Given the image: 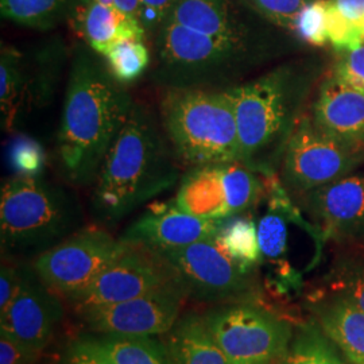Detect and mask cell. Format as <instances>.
Segmentation results:
<instances>
[{"label":"cell","instance_id":"74e56055","mask_svg":"<svg viewBox=\"0 0 364 364\" xmlns=\"http://www.w3.org/2000/svg\"><path fill=\"white\" fill-rule=\"evenodd\" d=\"M178 0H141V21L146 31H158Z\"/></svg>","mask_w":364,"mask_h":364},{"label":"cell","instance_id":"f546056e","mask_svg":"<svg viewBox=\"0 0 364 364\" xmlns=\"http://www.w3.org/2000/svg\"><path fill=\"white\" fill-rule=\"evenodd\" d=\"M293 31L313 46H324L328 36V0H313L299 11Z\"/></svg>","mask_w":364,"mask_h":364},{"label":"cell","instance_id":"4fadbf2b","mask_svg":"<svg viewBox=\"0 0 364 364\" xmlns=\"http://www.w3.org/2000/svg\"><path fill=\"white\" fill-rule=\"evenodd\" d=\"M64 316L60 296L46 287L34 269H26L21 290L0 313V335L42 352L55 335Z\"/></svg>","mask_w":364,"mask_h":364},{"label":"cell","instance_id":"8fae6325","mask_svg":"<svg viewBox=\"0 0 364 364\" xmlns=\"http://www.w3.org/2000/svg\"><path fill=\"white\" fill-rule=\"evenodd\" d=\"M159 251L176 270L188 297L198 301H237L254 291L252 277L216 239Z\"/></svg>","mask_w":364,"mask_h":364},{"label":"cell","instance_id":"4316f807","mask_svg":"<svg viewBox=\"0 0 364 364\" xmlns=\"http://www.w3.org/2000/svg\"><path fill=\"white\" fill-rule=\"evenodd\" d=\"M223 181L231 216L252 208L264 192L263 176L240 161L223 164Z\"/></svg>","mask_w":364,"mask_h":364},{"label":"cell","instance_id":"30bf717a","mask_svg":"<svg viewBox=\"0 0 364 364\" xmlns=\"http://www.w3.org/2000/svg\"><path fill=\"white\" fill-rule=\"evenodd\" d=\"M363 159V151L326 135L312 117H301L282 156V183L304 195L351 174Z\"/></svg>","mask_w":364,"mask_h":364},{"label":"cell","instance_id":"6da1fadb","mask_svg":"<svg viewBox=\"0 0 364 364\" xmlns=\"http://www.w3.org/2000/svg\"><path fill=\"white\" fill-rule=\"evenodd\" d=\"M132 105L130 93L109 73L105 58L87 45L77 46L70 61L57 142L68 181L77 186L95 183Z\"/></svg>","mask_w":364,"mask_h":364},{"label":"cell","instance_id":"52a82bcc","mask_svg":"<svg viewBox=\"0 0 364 364\" xmlns=\"http://www.w3.org/2000/svg\"><path fill=\"white\" fill-rule=\"evenodd\" d=\"M204 320L231 364L281 363L294 335L287 320L248 302L213 308Z\"/></svg>","mask_w":364,"mask_h":364},{"label":"cell","instance_id":"d590c367","mask_svg":"<svg viewBox=\"0 0 364 364\" xmlns=\"http://www.w3.org/2000/svg\"><path fill=\"white\" fill-rule=\"evenodd\" d=\"M26 267L3 263L0 270V313L4 312L21 290Z\"/></svg>","mask_w":364,"mask_h":364},{"label":"cell","instance_id":"e575fe53","mask_svg":"<svg viewBox=\"0 0 364 364\" xmlns=\"http://www.w3.org/2000/svg\"><path fill=\"white\" fill-rule=\"evenodd\" d=\"M333 75L364 95V43L351 50L338 52Z\"/></svg>","mask_w":364,"mask_h":364},{"label":"cell","instance_id":"ac0fdd59","mask_svg":"<svg viewBox=\"0 0 364 364\" xmlns=\"http://www.w3.org/2000/svg\"><path fill=\"white\" fill-rule=\"evenodd\" d=\"M173 204L189 215L207 220L231 218L223 181V164L189 170L180 181Z\"/></svg>","mask_w":364,"mask_h":364},{"label":"cell","instance_id":"8d00e7d4","mask_svg":"<svg viewBox=\"0 0 364 364\" xmlns=\"http://www.w3.org/2000/svg\"><path fill=\"white\" fill-rule=\"evenodd\" d=\"M41 353L14 338L0 335V364H36Z\"/></svg>","mask_w":364,"mask_h":364},{"label":"cell","instance_id":"7402d4cb","mask_svg":"<svg viewBox=\"0 0 364 364\" xmlns=\"http://www.w3.org/2000/svg\"><path fill=\"white\" fill-rule=\"evenodd\" d=\"M27 61L23 54L11 46L1 48L0 54V112L1 127L7 132L26 108Z\"/></svg>","mask_w":364,"mask_h":364},{"label":"cell","instance_id":"836d02e7","mask_svg":"<svg viewBox=\"0 0 364 364\" xmlns=\"http://www.w3.org/2000/svg\"><path fill=\"white\" fill-rule=\"evenodd\" d=\"M57 364H117L93 336H80L66 344Z\"/></svg>","mask_w":364,"mask_h":364},{"label":"cell","instance_id":"d6a6232c","mask_svg":"<svg viewBox=\"0 0 364 364\" xmlns=\"http://www.w3.org/2000/svg\"><path fill=\"white\" fill-rule=\"evenodd\" d=\"M313 0H248L250 6L275 26L293 31L299 11Z\"/></svg>","mask_w":364,"mask_h":364},{"label":"cell","instance_id":"8992f818","mask_svg":"<svg viewBox=\"0 0 364 364\" xmlns=\"http://www.w3.org/2000/svg\"><path fill=\"white\" fill-rule=\"evenodd\" d=\"M246 39L197 33L169 21L156 31L154 80L166 88H212L243 63Z\"/></svg>","mask_w":364,"mask_h":364},{"label":"cell","instance_id":"1f68e13d","mask_svg":"<svg viewBox=\"0 0 364 364\" xmlns=\"http://www.w3.org/2000/svg\"><path fill=\"white\" fill-rule=\"evenodd\" d=\"M328 36L336 52L351 50L364 43L363 26L344 18L332 0H328Z\"/></svg>","mask_w":364,"mask_h":364},{"label":"cell","instance_id":"5b68a950","mask_svg":"<svg viewBox=\"0 0 364 364\" xmlns=\"http://www.w3.org/2000/svg\"><path fill=\"white\" fill-rule=\"evenodd\" d=\"M81 219L82 212L77 200L41 177L15 174L1 186L3 252L45 251L76 232Z\"/></svg>","mask_w":364,"mask_h":364},{"label":"cell","instance_id":"3957f363","mask_svg":"<svg viewBox=\"0 0 364 364\" xmlns=\"http://www.w3.org/2000/svg\"><path fill=\"white\" fill-rule=\"evenodd\" d=\"M237 123L240 162L262 176L274 173L287 139L299 123L304 80L289 68L228 88Z\"/></svg>","mask_w":364,"mask_h":364},{"label":"cell","instance_id":"60d3db41","mask_svg":"<svg viewBox=\"0 0 364 364\" xmlns=\"http://www.w3.org/2000/svg\"><path fill=\"white\" fill-rule=\"evenodd\" d=\"M363 38H364V25H363Z\"/></svg>","mask_w":364,"mask_h":364},{"label":"cell","instance_id":"cb8c5ba5","mask_svg":"<svg viewBox=\"0 0 364 364\" xmlns=\"http://www.w3.org/2000/svg\"><path fill=\"white\" fill-rule=\"evenodd\" d=\"M216 242L245 270L251 272L262 259L258 225L247 218L231 216L220 221Z\"/></svg>","mask_w":364,"mask_h":364},{"label":"cell","instance_id":"44dd1931","mask_svg":"<svg viewBox=\"0 0 364 364\" xmlns=\"http://www.w3.org/2000/svg\"><path fill=\"white\" fill-rule=\"evenodd\" d=\"M166 21L207 36L246 39L228 0H178Z\"/></svg>","mask_w":364,"mask_h":364},{"label":"cell","instance_id":"9c48e42d","mask_svg":"<svg viewBox=\"0 0 364 364\" xmlns=\"http://www.w3.org/2000/svg\"><path fill=\"white\" fill-rule=\"evenodd\" d=\"M168 289H183L169 260L154 248L124 240V248L117 259L91 287L68 301L80 314Z\"/></svg>","mask_w":364,"mask_h":364},{"label":"cell","instance_id":"ab89813d","mask_svg":"<svg viewBox=\"0 0 364 364\" xmlns=\"http://www.w3.org/2000/svg\"><path fill=\"white\" fill-rule=\"evenodd\" d=\"M96 1L105 4V6L115 7L117 10L129 14L131 16L138 18L141 21V15H142L141 0H96Z\"/></svg>","mask_w":364,"mask_h":364},{"label":"cell","instance_id":"f35d334b","mask_svg":"<svg viewBox=\"0 0 364 364\" xmlns=\"http://www.w3.org/2000/svg\"><path fill=\"white\" fill-rule=\"evenodd\" d=\"M344 18L359 26L364 25V0H332Z\"/></svg>","mask_w":364,"mask_h":364},{"label":"cell","instance_id":"7c38bea8","mask_svg":"<svg viewBox=\"0 0 364 364\" xmlns=\"http://www.w3.org/2000/svg\"><path fill=\"white\" fill-rule=\"evenodd\" d=\"M186 299L183 289H168L93 308L80 313V318L90 331L99 335H166L178 321Z\"/></svg>","mask_w":364,"mask_h":364},{"label":"cell","instance_id":"484cf974","mask_svg":"<svg viewBox=\"0 0 364 364\" xmlns=\"http://www.w3.org/2000/svg\"><path fill=\"white\" fill-rule=\"evenodd\" d=\"M117 364H171L166 344L153 336H93Z\"/></svg>","mask_w":364,"mask_h":364},{"label":"cell","instance_id":"d6986e66","mask_svg":"<svg viewBox=\"0 0 364 364\" xmlns=\"http://www.w3.org/2000/svg\"><path fill=\"white\" fill-rule=\"evenodd\" d=\"M317 323L343 355L353 364H364V311L332 294L316 308Z\"/></svg>","mask_w":364,"mask_h":364},{"label":"cell","instance_id":"603a6c76","mask_svg":"<svg viewBox=\"0 0 364 364\" xmlns=\"http://www.w3.org/2000/svg\"><path fill=\"white\" fill-rule=\"evenodd\" d=\"M77 0H0V13L16 25L48 31L69 21Z\"/></svg>","mask_w":364,"mask_h":364},{"label":"cell","instance_id":"d4e9b609","mask_svg":"<svg viewBox=\"0 0 364 364\" xmlns=\"http://www.w3.org/2000/svg\"><path fill=\"white\" fill-rule=\"evenodd\" d=\"M338 346L318 323L299 326L282 364H346Z\"/></svg>","mask_w":364,"mask_h":364},{"label":"cell","instance_id":"b9f144b4","mask_svg":"<svg viewBox=\"0 0 364 364\" xmlns=\"http://www.w3.org/2000/svg\"><path fill=\"white\" fill-rule=\"evenodd\" d=\"M274 364H282V362H281V363H274Z\"/></svg>","mask_w":364,"mask_h":364},{"label":"cell","instance_id":"9a60e30c","mask_svg":"<svg viewBox=\"0 0 364 364\" xmlns=\"http://www.w3.org/2000/svg\"><path fill=\"white\" fill-rule=\"evenodd\" d=\"M220 221L196 218L171 203L144 213L131 224L122 239L142 243L154 250L185 247L216 239Z\"/></svg>","mask_w":364,"mask_h":364},{"label":"cell","instance_id":"f1b7e54d","mask_svg":"<svg viewBox=\"0 0 364 364\" xmlns=\"http://www.w3.org/2000/svg\"><path fill=\"white\" fill-rule=\"evenodd\" d=\"M7 159L16 176L39 177L46 165L43 147L26 135L14 136L7 150Z\"/></svg>","mask_w":364,"mask_h":364},{"label":"cell","instance_id":"83f0119b","mask_svg":"<svg viewBox=\"0 0 364 364\" xmlns=\"http://www.w3.org/2000/svg\"><path fill=\"white\" fill-rule=\"evenodd\" d=\"M103 58L109 73L123 85L132 84L142 77L151 64L150 49L146 41L139 39L117 42Z\"/></svg>","mask_w":364,"mask_h":364},{"label":"cell","instance_id":"4dcf8cb0","mask_svg":"<svg viewBox=\"0 0 364 364\" xmlns=\"http://www.w3.org/2000/svg\"><path fill=\"white\" fill-rule=\"evenodd\" d=\"M331 293L364 311V262L350 260L338 266L332 274Z\"/></svg>","mask_w":364,"mask_h":364},{"label":"cell","instance_id":"2e32d148","mask_svg":"<svg viewBox=\"0 0 364 364\" xmlns=\"http://www.w3.org/2000/svg\"><path fill=\"white\" fill-rule=\"evenodd\" d=\"M312 120L326 135L364 153V95L333 73L320 85Z\"/></svg>","mask_w":364,"mask_h":364},{"label":"cell","instance_id":"ffe728a7","mask_svg":"<svg viewBox=\"0 0 364 364\" xmlns=\"http://www.w3.org/2000/svg\"><path fill=\"white\" fill-rule=\"evenodd\" d=\"M171 364H231L212 338L204 316L188 313L178 318L165 340Z\"/></svg>","mask_w":364,"mask_h":364},{"label":"cell","instance_id":"277c9868","mask_svg":"<svg viewBox=\"0 0 364 364\" xmlns=\"http://www.w3.org/2000/svg\"><path fill=\"white\" fill-rule=\"evenodd\" d=\"M159 119L183 164L196 168L240 161L237 123L228 90L168 88Z\"/></svg>","mask_w":364,"mask_h":364},{"label":"cell","instance_id":"e0dca14e","mask_svg":"<svg viewBox=\"0 0 364 364\" xmlns=\"http://www.w3.org/2000/svg\"><path fill=\"white\" fill-rule=\"evenodd\" d=\"M69 22L85 45L102 57L120 41L147 39V31L138 18L96 0H77Z\"/></svg>","mask_w":364,"mask_h":364},{"label":"cell","instance_id":"ba28073f","mask_svg":"<svg viewBox=\"0 0 364 364\" xmlns=\"http://www.w3.org/2000/svg\"><path fill=\"white\" fill-rule=\"evenodd\" d=\"M123 248L122 237L99 227H87L39 252L33 269L46 287L69 299L91 287Z\"/></svg>","mask_w":364,"mask_h":364},{"label":"cell","instance_id":"5bb4252c","mask_svg":"<svg viewBox=\"0 0 364 364\" xmlns=\"http://www.w3.org/2000/svg\"><path fill=\"white\" fill-rule=\"evenodd\" d=\"M324 237L364 242V173H351L301 195Z\"/></svg>","mask_w":364,"mask_h":364},{"label":"cell","instance_id":"7a4b0ae2","mask_svg":"<svg viewBox=\"0 0 364 364\" xmlns=\"http://www.w3.org/2000/svg\"><path fill=\"white\" fill-rule=\"evenodd\" d=\"M178 158L161 120L149 107H131L95 181L92 210L103 223H117L178 181Z\"/></svg>","mask_w":364,"mask_h":364}]
</instances>
